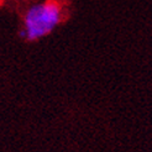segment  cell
I'll use <instances>...</instances> for the list:
<instances>
[{
	"instance_id": "cell-1",
	"label": "cell",
	"mask_w": 152,
	"mask_h": 152,
	"mask_svg": "<svg viewBox=\"0 0 152 152\" xmlns=\"http://www.w3.org/2000/svg\"><path fill=\"white\" fill-rule=\"evenodd\" d=\"M64 18V9L58 0H45L26 10L22 19L21 36L27 41H37L50 35Z\"/></svg>"
}]
</instances>
